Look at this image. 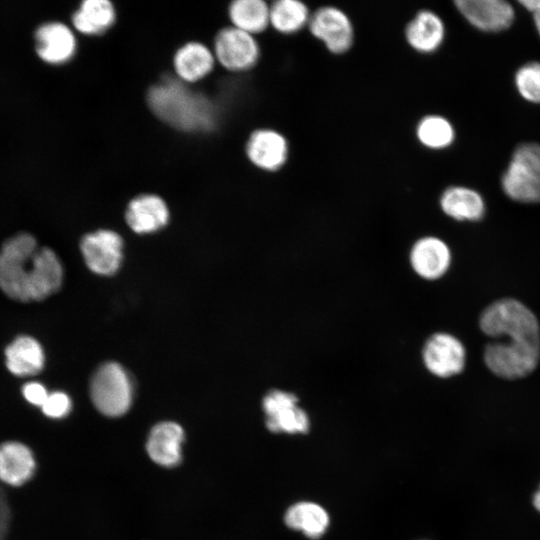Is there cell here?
Instances as JSON below:
<instances>
[{"label": "cell", "instance_id": "obj_18", "mask_svg": "<svg viewBox=\"0 0 540 540\" xmlns=\"http://www.w3.org/2000/svg\"><path fill=\"white\" fill-rule=\"evenodd\" d=\"M215 63L213 50L198 41L183 44L173 56V68L177 79L186 84L204 79L212 72Z\"/></svg>", "mask_w": 540, "mask_h": 540}, {"label": "cell", "instance_id": "obj_24", "mask_svg": "<svg viewBox=\"0 0 540 540\" xmlns=\"http://www.w3.org/2000/svg\"><path fill=\"white\" fill-rule=\"evenodd\" d=\"M440 207L446 215L458 221H477L485 213L481 195L462 186L446 189L441 195Z\"/></svg>", "mask_w": 540, "mask_h": 540}, {"label": "cell", "instance_id": "obj_12", "mask_svg": "<svg viewBox=\"0 0 540 540\" xmlns=\"http://www.w3.org/2000/svg\"><path fill=\"white\" fill-rule=\"evenodd\" d=\"M288 152L285 136L268 128L253 131L245 145L249 161L257 168L270 172L277 171L285 165Z\"/></svg>", "mask_w": 540, "mask_h": 540}, {"label": "cell", "instance_id": "obj_20", "mask_svg": "<svg viewBox=\"0 0 540 540\" xmlns=\"http://www.w3.org/2000/svg\"><path fill=\"white\" fill-rule=\"evenodd\" d=\"M445 36L442 19L430 10L419 11L406 25L405 38L409 46L423 54L436 51Z\"/></svg>", "mask_w": 540, "mask_h": 540}, {"label": "cell", "instance_id": "obj_29", "mask_svg": "<svg viewBox=\"0 0 540 540\" xmlns=\"http://www.w3.org/2000/svg\"><path fill=\"white\" fill-rule=\"evenodd\" d=\"M71 409V400L64 392L49 393L41 407L43 414L52 419L65 417Z\"/></svg>", "mask_w": 540, "mask_h": 540}, {"label": "cell", "instance_id": "obj_31", "mask_svg": "<svg viewBox=\"0 0 540 540\" xmlns=\"http://www.w3.org/2000/svg\"><path fill=\"white\" fill-rule=\"evenodd\" d=\"M519 3L533 14L535 26L540 35V0H525Z\"/></svg>", "mask_w": 540, "mask_h": 540}, {"label": "cell", "instance_id": "obj_27", "mask_svg": "<svg viewBox=\"0 0 540 540\" xmlns=\"http://www.w3.org/2000/svg\"><path fill=\"white\" fill-rule=\"evenodd\" d=\"M416 136L423 146L438 150L451 145L455 133L452 124L446 118L427 115L419 121Z\"/></svg>", "mask_w": 540, "mask_h": 540}, {"label": "cell", "instance_id": "obj_16", "mask_svg": "<svg viewBox=\"0 0 540 540\" xmlns=\"http://www.w3.org/2000/svg\"><path fill=\"white\" fill-rule=\"evenodd\" d=\"M283 522L288 529L301 533L307 539L319 540L329 530L331 518L321 504L310 500H300L286 508Z\"/></svg>", "mask_w": 540, "mask_h": 540}, {"label": "cell", "instance_id": "obj_14", "mask_svg": "<svg viewBox=\"0 0 540 540\" xmlns=\"http://www.w3.org/2000/svg\"><path fill=\"white\" fill-rule=\"evenodd\" d=\"M451 259L448 245L434 236L418 239L409 254L413 271L425 280L441 278L448 271Z\"/></svg>", "mask_w": 540, "mask_h": 540}, {"label": "cell", "instance_id": "obj_23", "mask_svg": "<svg viewBox=\"0 0 540 540\" xmlns=\"http://www.w3.org/2000/svg\"><path fill=\"white\" fill-rule=\"evenodd\" d=\"M116 9L109 0H85L72 15L74 28L87 36L107 32L116 21Z\"/></svg>", "mask_w": 540, "mask_h": 540}, {"label": "cell", "instance_id": "obj_17", "mask_svg": "<svg viewBox=\"0 0 540 540\" xmlns=\"http://www.w3.org/2000/svg\"><path fill=\"white\" fill-rule=\"evenodd\" d=\"M169 209L156 194H141L127 205L125 220L136 233H152L163 228L169 220Z\"/></svg>", "mask_w": 540, "mask_h": 540}, {"label": "cell", "instance_id": "obj_26", "mask_svg": "<svg viewBox=\"0 0 540 540\" xmlns=\"http://www.w3.org/2000/svg\"><path fill=\"white\" fill-rule=\"evenodd\" d=\"M310 17L309 8L299 0H277L270 5V26L284 35L308 26Z\"/></svg>", "mask_w": 540, "mask_h": 540}, {"label": "cell", "instance_id": "obj_9", "mask_svg": "<svg viewBox=\"0 0 540 540\" xmlns=\"http://www.w3.org/2000/svg\"><path fill=\"white\" fill-rule=\"evenodd\" d=\"M311 35L333 54L346 53L354 41V29L349 16L335 6H322L311 13L308 23Z\"/></svg>", "mask_w": 540, "mask_h": 540}, {"label": "cell", "instance_id": "obj_11", "mask_svg": "<svg viewBox=\"0 0 540 540\" xmlns=\"http://www.w3.org/2000/svg\"><path fill=\"white\" fill-rule=\"evenodd\" d=\"M123 240L112 230L101 229L86 234L80 249L88 268L99 275H112L121 265Z\"/></svg>", "mask_w": 540, "mask_h": 540}, {"label": "cell", "instance_id": "obj_32", "mask_svg": "<svg viewBox=\"0 0 540 540\" xmlns=\"http://www.w3.org/2000/svg\"><path fill=\"white\" fill-rule=\"evenodd\" d=\"M532 505L534 509L540 513V484L537 489L534 491L532 496Z\"/></svg>", "mask_w": 540, "mask_h": 540}, {"label": "cell", "instance_id": "obj_19", "mask_svg": "<svg viewBox=\"0 0 540 540\" xmlns=\"http://www.w3.org/2000/svg\"><path fill=\"white\" fill-rule=\"evenodd\" d=\"M36 470L31 449L19 441H6L0 445V482L19 487L27 483Z\"/></svg>", "mask_w": 540, "mask_h": 540}, {"label": "cell", "instance_id": "obj_1", "mask_svg": "<svg viewBox=\"0 0 540 540\" xmlns=\"http://www.w3.org/2000/svg\"><path fill=\"white\" fill-rule=\"evenodd\" d=\"M63 279L61 262L55 252L38 247L28 233L17 234L0 250V288L10 298L39 301L59 290Z\"/></svg>", "mask_w": 540, "mask_h": 540}, {"label": "cell", "instance_id": "obj_21", "mask_svg": "<svg viewBox=\"0 0 540 540\" xmlns=\"http://www.w3.org/2000/svg\"><path fill=\"white\" fill-rule=\"evenodd\" d=\"M183 429L174 422H162L153 427L147 441V452L157 464L172 467L181 459Z\"/></svg>", "mask_w": 540, "mask_h": 540}, {"label": "cell", "instance_id": "obj_5", "mask_svg": "<svg viewBox=\"0 0 540 540\" xmlns=\"http://www.w3.org/2000/svg\"><path fill=\"white\" fill-rule=\"evenodd\" d=\"M540 359V341L507 339L485 347L484 361L489 370L505 379H518L530 374Z\"/></svg>", "mask_w": 540, "mask_h": 540}, {"label": "cell", "instance_id": "obj_30", "mask_svg": "<svg viewBox=\"0 0 540 540\" xmlns=\"http://www.w3.org/2000/svg\"><path fill=\"white\" fill-rule=\"evenodd\" d=\"M22 394L28 403L34 406H39L40 408L49 396L45 386L35 381L27 382L22 387Z\"/></svg>", "mask_w": 540, "mask_h": 540}, {"label": "cell", "instance_id": "obj_15", "mask_svg": "<svg viewBox=\"0 0 540 540\" xmlns=\"http://www.w3.org/2000/svg\"><path fill=\"white\" fill-rule=\"evenodd\" d=\"M36 51L46 63L59 65L70 61L77 49L73 31L64 23L49 22L35 32Z\"/></svg>", "mask_w": 540, "mask_h": 540}, {"label": "cell", "instance_id": "obj_4", "mask_svg": "<svg viewBox=\"0 0 540 540\" xmlns=\"http://www.w3.org/2000/svg\"><path fill=\"white\" fill-rule=\"evenodd\" d=\"M501 183L505 194L515 201L540 202V145L525 143L518 146Z\"/></svg>", "mask_w": 540, "mask_h": 540}, {"label": "cell", "instance_id": "obj_25", "mask_svg": "<svg viewBox=\"0 0 540 540\" xmlns=\"http://www.w3.org/2000/svg\"><path fill=\"white\" fill-rule=\"evenodd\" d=\"M228 16L231 26L255 36L270 26V5L262 0H235Z\"/></svg>", "mask_w": 540, "mask_h": 540}, {"label": "cell", "instance_id": "obj_10", "mask_svg": "<svg viewBox=\"0 0 540 540\" xmlns=\"http://www.w3.org/2000/svg\"><path fill=\"white\" fill-rule=\"evenodd\" d=\"M425 368L434 376L449 378L462 372L466 362V350L455 336L437 332L431 335L422 349Z\"/></svg>", "mask_w": 540, "mask_h": 540}, {"label": "cell", "instance_id": "obj_6", "mask_svg": "<svg viewBox=\"0 0 540 540\" xmlns=\"http://www.w3.org/2000/svg\"><path fill=\"white\" fill-rule=\"evenodd\" d=\"M91 399L104 415H123L132 401V384L125 369L109 362L101 365L94 373L90 385Z\"/></svg>", "mask_w": 540, "mask_h": 540}, {"label": "cell", "instance_id": "obj_2", "mask_svg": "<svg viewBox=\"0 0 540 540\" xmlns=\"http://www.w3.org/2000/svg\"><path fill=\"white\" fill-rule=\"evenodd\" d=\"M147 104L158 119L181 131H209L217 123L212 101L177 78L167 77L152 85Z\"/></svg>", "mask_w": 540, "mask_h": 540}, {"label": "cell", "instance_id": "obj_3", "mask_svg": "<svg viewBox=\"0 0 540 540\" xmlns=\"http://www.w3.org/2000/svg\"><path fill=\"white\" fill-rule=\"evenodd\" d=\"M482 332L492 338L540 341L539 323L534 313L516 299L491 303L479 319Z\"/></svg>", "mask_w": 540, "mask_h": 540}, {"label": "cell", "instance_id": "obj_28", "mask_svg": "<svg viewBox=\"0 0 540 540\" xmlns=\"http://www.w3.org/2000/svg\"><path fill=\"white\" fill-rule=\"evenodd\" d=\"M515 83L521 96L533 103H540V63L531 62L516 73Z\"/></svg>", "mask_w": 540, "mask_h": 540}, {"label": "cell", "instance_id": "obj_22", "mask_svg": "<svg viewBox=\"0 0 540 540\" xmlns=\"http://www.w3.org/2000/svg\"><path fill=\"white\" fill-rule=\"evenodd\" d=\"M6 366L8 370L20 377L39 373L44 366L45 355L40 343L31 336H19L11 342L6 350Z\"/></svg>", "mask_w": 540, "mask_h": 540}, {"label": "cell", "instance_id": "obj_7", "mask_svg": "<svg viewBox=\"0 0 540 540\" xmlns=\"http://www.w3.org/2000/svg\"><path fill=\"white\" fill-rule=\"evenodd\" d=\"M298 396L281 389L270 390L262 400L266 428L275 434L304 435L310 431L308 413Z\"/></svg>", "mask_w": 540, "mask_h": 540}, {"label": "cell", "instance_id": "obj_8", "mask_svg": "<svg viewBox=\"0 0 540 540\" xmlns=\"http://www.w3.org/2000/svg\"><path fill=\"white\" fill-rule=\"evenodd\" d=\"M213 53L217 62L231 72L253 68L260 58V47L254 35L233 26L218 31Z\"/></svg>", "mask_w": 540, "mask_h": 540}, {"label": "cell", "instance_id": "obj_13", "mask_svg": "<svg viewBox=\"0 0 540 540\" xmlns=\"http://www.w3.org/2000/svg\"><path fill=\"white\" fill-rule=\"evenodd\" d=\"M455 6L463 17L476 28L500 32L514 20V9L504 0H457Z\"/></svg>", "mask_w": 540, "mask_h": 540}]
</instances>
